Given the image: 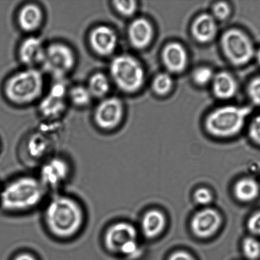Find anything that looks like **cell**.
Instances as JSON below:
<instances>
[{
	"instance_id": "3",
	"label": "cell",
	"mask_w": 260,
	"mask_h": 260,
	"mask_svg": "<svg viewBox=\"0 0 260 260\" xmlns=\"http://www.w3.org/2000/svg\"><path fill=\"white\" fill-rule=\"evenodd\" d=\"M42 73L33 68L15 73L7 80L5 93L8 100L16 105H26L42 95L44 87Z\"/></svg>"
},
{
	"instance_id": "26",
	"label": "cell",
	"mask_w": 260,
	"mask_h": 260,
	"mask_svg": "<svg viewBox=\"0 0 260 260\" xmlns=\"http://www.w3.org/2000/svg\"><path fill=\"white\" fill-rule=\"evenodd\" d=\"M214 76L215 75L211 68L203 66L193 71L192 78L198 85L203 86L212 82Z\"/></svg>"
},
{
	"instance_id": "31",
	"label": "cell",
	"mask_w": 260,
	"mask_h": 260,
	"mask_svg": "<svg viewBox=\"0 0 260 260\" xmlns=\"http://www.w3.org/2000/svg\"><path fill=\"white\" fill-rule=\"evenodd\" d=\"M195 202L201 205H206L213 200L212 193L206 188H198L194 193Z\"/></svg>"
},
{
	"instance_id": "9",
	"label": "cell",
	"mask_w": 260,
	"mask_h": 260,
	"mask_svg": "<svg viewBox=\"0 0 260 260\" xmlns=\"http://www.w3.org/2000/svg\"><path fill=\"white\" fill-rule=\"evenodd\" d=\"M124 114V105L121 99L112 96L104 99L96 107L94 120L98 128L111 130L121 124Z\"/></svg>"
},
{
	"instance_id": "22",
	"label": "cell",
	"mask_w": 260,
	"mask_h": 260,
	"mask_svg": "<svg viewBox=\"0 0 260 260\" xmlns=\"http://www.w3.org/2000/svg\"><path fill=\"white\" fill-rule=\"evenodd\" d=\"M50 148L49 140L42 134L33 135L27 140V153L33 159H40L45 156Z\"/></svg>"
},
{
	"instance_id": "23",
	"label": "cell",
	"mask_w": 260,
	"mask_h": 260,
	"mask_svg": "<svg viewBox=\"0 0 260 260\" xmlns=\"http://www.w3.org/2000/svg\"><path fill=\"white\" fill-rule=\"evenodd\" d=\"M86 87L93 98H104L110 90V81L104 74L96 73L91 76Z\"/></svg>"
},
{
	"instance_id": "21",
	"label": "cell",
	"mask_w": 260,
	"mask_h": 260,
	"mask_svg": "<svg viewBox=\"0 0 260 260\" xmlns=\"http://www.w3.org/2000/svg\"><path fill=\"white\" fill-rule=\"evenodd\" d=\"M259 185L255 180L251 178H244L236 183L234 193L239 200L243 202L253 201L258 196Z\"/></svg>"
},
{
	"instance_id": "2",
	"label": "cell",
	"mask_w": 260,
	"mask_h": 260,
	"mask_svg": "<svg viewBox=\"0 0 260 260\" xmlns=\"http://www.w3.org/2000/svg\"><path fill=\"white\" fill-rule=\"evenodd\" d=\"M44 186L38 178L22 176L10 181L0 193V203L5 210L22 213L33 210L42 202Z\"/></svg>"
},
{
	"instance_id": "28",
	"label": "cell",
	"mask_w": 260,
	"mask_h": 260,
	"mask_svg": "<svg viewBox=\"0 0 260 260\" xmlns=\"http://www.w3.org/2000/svg\"><path fill=\"white\" fill-rule=\"evenodd\" d=\"M113 6L120 15L124 17H130L136 12L137 5L135 1H114Z\"/></svg>"
},
{
	"instance_id": "7",
	"label": "cell",
	"mask_w": 260,
	"mask_h": 260,
	"mask_svg": "<svg viewBox=\"0 0 260 260\" xmlns=\"http://www.w3.org/2000/svg\"><path fill=\"white\" fill-rule=\"evenodd\" d=\"M76 57L71 47L63 43H53L45 47L42 63L45 72L57 80H61L72 71Z\"/></svg>"
},
{
	"instance_id": "30",
	"label": "cell",
	"mask_w": 260,
	"mask_h": 260,
	"mask_svg": "<svg viewBox=\"0 0 260 260\" xmlns=\"http://www.w3.org/2000/svg\"><path fill=\"white\" fill-rule=\"evenodd\" d=\"M248 92L252 103L260 106V77L254 78L251 81Z\"/></svg>"
},
{
	"instance_id": "15",
	"label": "cell",
	"mask_w": 260,
	"mask_h": 260,
	"mask_svg": "<svg viewBox=\"0 0 260 260\" xmlns=\"http://www.w3.org/2000/svg\"><path fill=\"white\" fill-rule=\"evenodd\" d=\"M45 47L42 40L36 37H29L23 41L19 49L20 62L33 67L42 64L44 57Z\"/></svg>"
},
{
	"instance_id": "36",
	"label": "cell",
	"mask_w": 260,
	"mask_h": 260,
	"mask_svg": "<svg viewBox=\"0 0 260 260\" xmlns=\"http://www.w3.org/2000/svg\"><path fill=\"white\" fill-rule=\"evenodd\" d=\"M256 58L260 65V49L258 51V52H257Z\"/></svg>"
},
{
	"instance_id": "18",
	"label": "cell",
	"mask_w": 260,
	"mask_h": 260,
	"mask_svg": "<svg viewBox=\"0 0 260 260\" xmlns=\"http://www.w3.org/2000/svg\"><path fill=\"white\" fill-rule=\"evenodd\" d=\"M216 19L212 15L203 14L196 18L192 26V32L197 42L206 43L211 42L217 33Z\"/></svg>"
},
{
	"instance_id": "8",
	"label": "cell",
	"mask_w": 260,
	"mask_h": 260,
	"mask_svg": "<svg viewBox=\"0 0 260 260\" xmlns=\"http://www.w3.org/2000/svg\"><path fill=\"white\" fill-rule=\"evenodd\" d=\"M221 44L224 54L234 65L246 64L253 57V45L248 36L241 30H226L221 38Z\"/></svg>"
},
{
	"instance_id": "33",
	"label": "cell",
	"mask_w": 260,
	"mask_h": 260,
	"mask_svg": "<svg viewBox=\"0 0 260 260\" xmlns=\"http://www.w3.org/2000/svg\"><path fill=\"white\" fill-rule=\"evenodd\" d=\"M248 226L252 233L260 236V212L251 216L249 220Z\"/></svg>"
},
{
	"instance_id": "17",
	"label": "cell",
	"mask_w": 260,
	"mask_h": 260,
	"mask_svg": "<svg viewBox=\"0 0 260 260\" xmlns=\"http://www.w3.org/2000/svg\"><path fill=\"white\" fill-rule=\"evenodd\" d=\"M43 13L38 5L28 4L20 9L17 15V22L23 31L33 32L42 26Z\"/></svg>"
},
{
	"instance_id": "35",
	"label": "cell",
	"mask_w": 260,
	"mask_h": 260,
	"mask_svg": "<svg viewBox=\"0 0 260 260\" xmlns=\"http://www.w3.org/2000/svg\"><path fill=\"white\" fill-rule=\"evenodd\" d=\"M12 260H38L34 254L29 252H22L15 256Z\"/></svg>"
},
{
	"instance_id": "5",
	"label": "cell",
	"mask_w": 260,
	"mask_h": 260,
	"mask_svg": "<svg viewBox=\"0 0 260 260\" xmlns=\"http://www.w3.org/2000/svg\"><path fill=\"white\" fill-rule=\"evenodd\" d=\"M109 74L117 87L126 93H134L143 85L145 71L141 63L129 55H120L111 60Z\"/></svg>"
},
{
	"instance_id": "24",
	"label": "cell",
	"mask_w": 260,
	"mask_h": 260,
	"mask_svg": "<svg viewBox=\"0 0 260 260\" xmlns=\"http://www.w3.org/2000/svg\"><path fill=\"white\" fill-rule=\"evenodd\" d=\"M68 94L71 103L78 107L89 105L93 98L88 87L81 85L73 86L68 91Z\"/></svg>"
},
{
	"instance_id": "19",
	"label": "cell",
	"mask_w": 260,
	"mask_h": 260,
	"mask_svg": "<svg viewBox=\"0 0 260 260\" xmlns=\"http://www.w3.org/2000/svg\"><path fill=\"white\" fill-rule=\"evenodd\" d=\"M211 83L214 94L220 99H231L238 90V84L235 78L226 72H221L215 75Z\"/></svg>"
},
{
	"instance_id": "29",
	"label": "cell",
	"mask_w": 260,
	"mask_h": 260,
	"mask_svg": "<svg viewBox=\"0 0 260 260\" xmlns=\"http://www.w3.org/2000/svg\"><path fill=\"white\" fill-rule=\"evenodd\" d=\"M230 14V8L225 2H218L213 7L212 16L215 19L222 20L227 19Z\"/></svg>"
},
{
	"instance_id": "34",
	"label": "cell",
	"mask_w": 260,
	"mask_h": 260,
	"mask_svg": "<svg viewBox=\"0 0 260 260\" xmlns=\"http://www.w3.org/2000/svg\"><path fill=\"white\" fill-rule=\"evenodd\" d=\"M168 260H195L192 255L185 251H178L170 255Z\"/></svg>"
},
{
	"instance_id": "32",
	"label": "cell",
	"mask_w": 260,
	"mask_h": 260,
	"mask_svg": "<svg viewBox=\"0 0 260 260\" xmlns=\"http://www.w3.org/2000/svg\"><path fill=\"white\" fill-rule=\"evenodd\" d=\"M249 132L251 139L260 144V114L252 121Z\"/></svg>"
},
{
	"instance_id": "12",
	"label": "cell",
	"mask_w": 260,
	"mask_h": 260,
	"mask_svg": "<svg viewBox=\"0 0 260 260\" xmlns=\"http://www.w3.org/2000/svg\"><path fill=\"white\" fill-rule=\"evenodd\" d=\"M67 90L65 84L57 82L50 88L49 93L40 104L41 114L45 118L53 119L61 115L65 110V96Z\"/></svg>"
},
{
	"instance_id": "14",
	"label": "cell",
	"mask_w": 260,
	"mask_h": 260,
	"mask_svg": "<svg viewBox=\"0 0 260 260\" xmlns=\"http://www.w3.org/2000/svg\"><path fill=\"white\" fill-rule=\"evenodd\" d=\"M162 57L165 67L170 72L181 73L187 67V50L180 43L172 42L165 46L162 51Z\"/></svg>"
},
{
	"instance_id": "11",
	"label": "cell",
	"mask_w": 260,
	"mask_h": 260,
	"mask_svg": "<svg viewBox=\"0 0 260 260\" xmlns=\"http://www.w3.org/2000/svg\"><path fill=\"white\" fill-rule=\"evenodd\" d=\"M118 36L115 30L106 25H99L91 30L89 43L92 50L101 57L113 54L118 46Z\"/></svg>"
},
{
	"instance_id": "1",
	"label": "cell",
	"mask_w": 260,
	"mask_h": 260,
	"mask_svg": "<svg viewBox=\"0 0 260 260\" xmlns=\"http://www.w3.org/2000/svg\"><path fill=\"white\" fill-rule=\"evenodd\" d=\"M44 220L48 231L56 238L68 239L80 233L85 223L80 204L66 196H57L48 203Z\"/></svg>"
},
{
	"instance_id": "20",
	"label": "cell",
	"mask_w": 260,
	"mask_h": 260,
	"mask_svg": "<svg viewBox=\"0 0 260 260\" xmlns=\"http://www.w3.org/2000/svg\"><path fill=\"white\" fill-rule=\"evenodd\" d=\"M165 225V216L159 211H150L142 219V231L148 238H154L159 236L164 231Z\"/></svg>"
},
{
	"instance_id": "16",
	"label": "cell",
	"mask_w": 260,
	"mask_h": 260,
	"mask_svg": "<svg viewBox=\"0 0 260 260\" xmlns=\"http://www.w3.org/2000/svg\"><path fill=\"white\" fill-rule=\"evenodd\" d=\"M154 29L149 20L139 18L130 24L128 37L130 43L134 47L142 49L147 47L152 42Z\"/></svg>"
},
{
	"instance_id": "10",
	"label": "cell",
	"mask_w": 260,
	"mask_h": 260,
	"mask_svg": "<svg viewBox=\"0 0 260 260\" xmlns=\"http://www.w3.org/2000/svg\"><path fill=\"white\" fill-rule=\"evenodd\" d=\"M70 173V166L65 159L53 157L43 163L39 180L45 188H56L66 182Z\"/></svg>"
},
{
	"instance_id": "4",
	"label": "cell",
	"mask_w": 260,
	"mask_h": 260,
	"mask_svg": "<svg viewBox=\"0 0 260 260\" xmlns=\"http://www.w3.org/2000/svg\"><path fill=\"white\" fill-rule=\"evenodd\" d=\"M248 107L226 106L216 109L206 119V128L213 136L226 138L241 132L247 117L251 113Z\"/></svg>"
},
{
	"instance_id": "25",
	"label": "cell",
	"mask_w": 260,
	"mask_h": 260,
	"mask_svg": "<svg viewBox=\"0 0 260 260\" xmlns=\"http://www.w3.org/2000/svg\"><path fill=\"white\" fill-rule=\"evenodd\" d=\"M173 85L171 76L166 73H160L153 81V88L158 95H164L169 93Z\"/></svg>"
},
{
	"instance_id": "27",
	"label": "cell",
	"mask_w": 260,
	"mask_h": 260,
	"mask_svg": "<svg viewBox=\"0 0 260 260\" xmlns=\"http://www.w3.org/2000/svg\"><path fill=\"white\" fill-rule=\"evenodd\" d=\"M243 251L246 258L250 260L256 259L260 256V244L256 239L247 238L243 242Z\"/></svg>"
},
{
	"instance_id": "6",
	"label": "cell",
	"mask_w": 260,
	"mask_h": 260,
	"mask_svg": "<svg viewBox=\"0 0 260 260\" xmlns=\"http://www.w3.org/2000/svg\"><path fill=\"white\" fill-rule=\"evenodd\" d=\"M137 236L136 229L131 224L122 221L113 223L104 234V245L111 253L134 259L141 253Z\"/></svg>"
},
{
	"instance_id": "13",
	"label": "cell",
	"mask_w": 260,
	"mask_h": 260,
	"mask_svg": "<svg viewBox=\"0 0 260 260\" xmlns=\"http://www.w3.org/2000/svg\"><path fill=\"white\" fill-rule=\"evenodd\" d=\"M221 218L217 211L206 209L197 213L192 219L191 226L193 233L200 238H208L218 230Z\"/></svg>"
}]
</instances>
